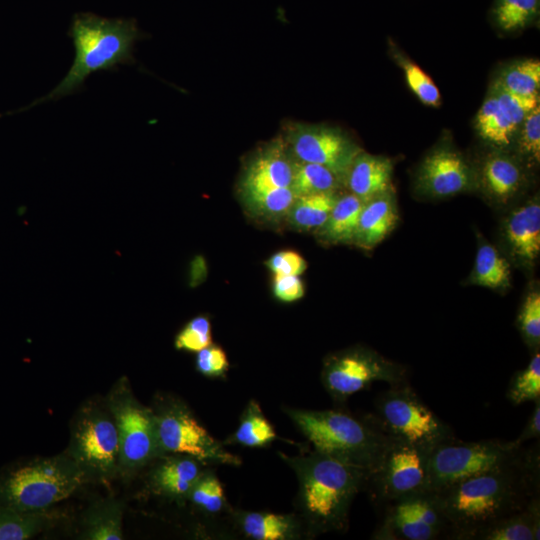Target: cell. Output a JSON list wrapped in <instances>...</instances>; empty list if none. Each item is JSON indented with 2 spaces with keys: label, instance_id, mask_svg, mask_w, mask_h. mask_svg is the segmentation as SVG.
<instances>
[{
  "label": "cell",
  "instance_id": "21",
  "mask_svg": "<svg viewBox=\"0 0 540 540\" xmlns=\"http://www.w3.org/2000/svg\"><path fill=\"white\" fill-rule=\"evenodd\" d=\"M524 175L520 164L502 152H493L482 163L480 182L485 192L499 202L511 199L521 188Z\"/></svg>",
  "mask_w": 540,
  "mask_h": 540
},
{
  "label": "cell",
  "instance_id": "39",
  "mask_svg": "<svg viewBox=\"0 0 540 540\" xmlns=\"http://www.w3.org/2000/svg\"><path fill=\"white\" fill-rule=\"evenodd\" d=\"M518 327L526 343L535 350L540 342V295L530 293L518 316Z\"/></svg>",
  "mask_w": 540,
  "mask_h": 540
},
{
  "label": "cell",
  "instance_id": "31",
  "mask_svg": "<svg viewBox=\"0 0 540 540\" xmlns=\"http://www.w3.org/2000/svg\"><path fill=\"white\" fill-rule=\"evenodd\" d=\"M341 180L328 168L314 163L293 162L291 190L296 197L334 191Z\"/></svg>",
  "mask_w": 540,
  "mask_h": 540
},
{
  "label": "cell",
  "instance_id": "36",
  "mask_svg": "<svg viewBox=\"0 0 540 540\" xmlns=\"http://www.w3.org/2000/svg\"><path fill=\"white\" fill-rule=\"evenodd\" d=\"M401 66L410 90L425 105L437 107L441 104V94L434 81L415 63L396 50L391 51Z\"/></svg>",
  "mask_w": 540,
  "mask_h": 540
},
{
  "label": "cell",
  "instance_id": "35",
  "mask_svg": "<svg viewBox=\"0 0 540 540\" xmlns=\"http://www.w3.org/2000/svg\"><path fill=\"white\" fill-rule=\"evenodd\" d=\"M506 397L513 405L534 402L540 398V354L538 351L533 354L524 369L513 375Z\"/></svg>",
  "mask_w": 540,
  "mask_h": 540
},
{
  "label": "cell",
  "instance_id": "42",
  "mask_svg": "<svg viewBox=\"0 0 540 540\" xmlns=\"http://www.w3.org/2000/svg\"><path fill=\"white\" fill-rule=\"evenodd\" d=\"M195 364L197 371L207 377H222L229 368L224 350L212 344L197 352Z\"/></svg>",
  "mask_w": 540,
  "mask_h": 540
},
{
  "label": "cell",
  "instance_id": "17",
  "mask_svg": "<svg viewBox=\"0 0 540 540\" xmlns=\"http://www.w3.org/2000/svg\"><path fill=\"white\" fill-rule=\"evenodd\" d=\"M293 162L278 142L261 151L248 165L242 180V192L290 187Z\"/></svg>",
  "mask_w": 540,
  "mask_h": 540
},
{
  "label": "cell",
  "instance_id": "40",
  "mask_svg": "<svg viewBox=\"0 0 540 540\" xmlns=\"http://www.w3.org/2000/svg\"><path fill=\"white\" fill-rule=\"evenodd\" d=\"M518 131L519 151L538 162L540 159V106L527 115Z\"/></svg>",
  "mask_w": 540,
  "mask_h": 540
},
{
  "label": "cell",
  "instance_id": "27",
  "mask_svg": "<svg viewBox=\"0 0 540 540\" xmlns=\"http://www.w3.org/2000/svg\"><path fill=\"white\" fill-rule=\"evenodd\" d=\"M337 198L334 191L296 197L288 211L291 224L303 230L322 228Z\"/></svg>",
  "mask_w": 540,
  "mask_h": 540
},
{
  "label": "cell",
  "instance_id": "2",
  "mask_svg": "<svg viewBox=\"0 0 540 540\" xmlns=\"http://www.w3.org/2000/svg\"><path fill=\"white\" fill-rule=\"evenodd\" d=\"M282 456L297 475L299 519L306 534L343 531L352 501L365 487L368 472L316 450L294 457Z\"/></svg>",
  "mask_w": 540,
  "mask_h": 540
},
{
  "label": "cell",
  "instance_id": "18",
  "mask_svg": "<svg viewBox=\"0 0 540 540\" xmlns=\"http://www.w3.org/2000/svg\"><path fill=\"white\" fill-rule=\"evenodd\" d=\"M511 252L525 263L534 262L540 253V204L533 200L514 210L505 225Z\"/></svg>",
  "mask_w": 540,
  "mask_h": 540
},
{
  "label": "cell",
  "instance_id": "28",
  "mask_svg": "<svg viewBox=\"0 0 540 540\" xmlns=\"http://www.w3.org/2000/svg\"><path fill=\"white\" fill-rule=\"evenodd\" d=\"M492 85L519 96L538 95L540 87L539 60L524 59L509 64L498 74Z\"/></svg>",
  "mask_w": 540,
  "mask_h": 540
},
{
  "label": "cell",
  "instance_id": "24",
  "mask_svg": "<svg viewBox=\"0 0 540 540\" xmlns=\"http://www.w3.org/2000/svg\"><path fill=\"white\" fill-rule=\"evenodd\" d=\"M239 524L243 533L255 540H288L304 531L299 518L268 512H245Z\"/></svg>",
  "mask_w": 540,
  "mask_h": 540
},
{
  "label": "cell",
  "instance_id": "41",
  "mask_svg": "<svg viewBox=\"0 0 540 540\" xmlns=\"http://www.w3.org/2000/svg\"><path fill=\"white\" fill-rule=\"evenodd\" d=\"M492 92L510 115L514 123L520 127L527 115L539 106V94L532 96H519L491 85Z\"/></svg>",
  "mask_w": 540,
  "mask_h": 540
},
{
  "label": "cell",
  "instance_id": "37",
  "mask_svg": "<svg viewBox=\"0 0 540 540\" xmlns=\"http://www.w3.org/2000/svg\"><path fill=\"white\" fill-rule=\"evenodd\" d=\"M187 498L193 505L210 514L220 513L226 506L221 482L213 473L205 471L196 481Z\"/></svg>",
  "mask_w": 540,
  "mask_h": 540
},
{
  "label": "cell",
  "instance_id": "10",
  "mask_svg": "<svg viewBox=\"0 0 540 540\" xmlns=\"http://www.w3.org/2000/svg\"><path fill=\"white\" fill-rule=\"evenodd\" d=\"M154 414L162 455H187L203 465L241 464L240 458L228 452L213 438L183 403L170 401Z\"/></svg>",
  "mask_w": 540,
  "mask_h": 540
},
{
  "label": "cell",
  "instance_id": "14",
  "mask_svg": "<svg viewBox=\"0 0 540 540\" xmlns=\"http://www.w3.org/2000/svg\"><path fill=\"white\" fill-rule=\"evenodd\" d=\"M288 141L298 161L322 165L341 181L346 179L351 164L362 152L344 133L322 125H294Z\"/></svg>",
  "mask_w": 540,
  "mask_h": 540
},
{
  "label": "cell",
  "instance_id": "1",
  "mask_svg": "<svg viewBox=\"0 0 540 540\" xmlns=\"http://www.w3.org/2000/svg\"><path fill=\"white\" fill-rule=\"evenodd\" d=\"M539 442L512 460L469 477L437 495L449 526V539L472 540L495 521L524 509L540 496Z\"/></svg>",
  "mask_w": 540,
  "mask_h": 540
},
{
  "label": "cell",
  "instance_id": "8",
  "mask_svg": "<svg viewBox=\"0 0 540 540\" xmlns=\"http://www.w3.org/2000/svg\"><path fill=\"white\" fill-rule=\"evenodd\" d=\"M106 404L118 431L120 471L134 472L162 456L154 411L136 399L126 378L115 383Z\"/></svg>",
  "mask_w": 540,
  "mask_h": 540
},
{
  "label": "cell",
  "instance_id": "19",
  "mask_svg": "<svg viewBox=\"0 0 540 540\" xmlns=\"http://www.w3.org/2000/svg\"><path fill=\"white\" fill-rule=\"evenodd\" d=\"M398 218L392 191L366 201L360 213L354 241L365 248L376 246L394 229Z\"/></svg>",
  "mask_w": 540,
  "mask_h": 540
},
{
  "label": "cell",
  "instance_id": "4",
  "mask_svg": "<svg viewBox=\"0 0 540 540\" xmlns=\"http://www.w3.org/2000/svg\"><path fill=\"white\" fill-rule=\"evenodd\" d=\"M314 450L363 468L370 474L392 438L371 416L357 418L339 410L286 409Z\"/></svg>",
  "mask_w": 540,
  "mask_h": 540
},
{
  "label": "cell",
  "instance_id": "15",
  "mask_svg": "<svg viewBox=\"0 0 540 540\" xmlns=\"http://www.w3.org/2000/svg\"><path fill=\"white\" fill-rule=\"evenodd\" d=\"M476 173L451 147H439L426 156L417 175V187L433 197L452 196L474 187Z\"/></svg>",
  "mask_w": 540,
  "mask_h": 540
},
{
  "label": "cell",
  "instance_id": "34",
  "mask_svg": "<svg viewBox=\"0 0 540 540\" xmlns=\"http://www.w3.org/2000/svg\"><path fill=\"white\" fill-rule=\"evenodd\" d=\"M243 197L249 209L268 218L288 213L296 198L290 187L243 191Z\"/></svg>",
  "mask_w": 540,
  "mask_h": 540
},
{
  "label": "cell",
  "instance_id": "29",
  "mask_svg": "<svg viewBox=\"0 0 540 540\" xmlns=\"http://www.w3.org/2000/svg\"><path fill=\"white\" fill-rule=\"evenodd\" d=\"M52 520L46 510L25 512L0 504V540H26L41 532Z\"/></svg>",
  "mask_w": 540,
  "mask_h": 540
},
{
  "label": "cell",
  "instance_id": "22",
  "mask_svg": "<svg viewBox=\"0 0 540 540\" xmlns=\"http://www.w3.org/2000/svg\"><path fill=\"white\" fill-rule=\"evenodd\" d=\"M540 496L522 510L505 516L474 535L472 540H539Z\"/></svg>",
  "mask_w": 540,
  "mask_h": 540
},
{
  "label": "cell",
  "instance_id": "44",
  "mask_svg": "<svg viewBox=\"0 0 540 540\" xmlns=\"http://www.w3.org/2000/svg\"><path fill=\"white\" fill-rule=\"evenodd\" d=\"M273 293L282 302H294L304 295V285L297 275H274Z\"/></svg>",
  "mask_w": 540,
  "mask_h": 540
},
{
  "label": "cell",
  "instance_id": "5",
  "mask_svg": "<svg viewBox=\"0 0 540 540\" xmlns=\"http://www.w3.org/2000/svg\"><path fill=\"white\" fill-rule=\"evenodd\" d=\"M86 480L68 454L35 459L0 476V504L25 512L44 511L68 498Z\"/></svg>",
  "mask_w": 540,
  "mask_h": 540
},
{
  "label": "cell",
  "instance_id": "45",
  "mask_svg": "<svg viewBox=\"0 0 540 540\" xmlns=\"http://www.w3.org/2000/svg\"><path fill=\"white\" fill-rule=\"evenodd\" d=\"M540 436V398L534 401V409L530 414L521 434L514 440L517 445H523L525 442Z\"/></svg>",
  "mask_w": 540,
  "mask_h": 540
},
{
  "label": "cell",
  "instance_id": "26",
  "mask_svg": "<svg viewBox=\"0 0 540 540\" xmlns=\"http://www.w3.org/2000/svg\"><path fill=\"white\" fill-rule=\"evenodd\" d=\"M364 203L352 193L338 197L321 228L323 236L331 242L354 241Z\"/></svg>",
  "mask_w": 540,
  "mask_h": 540
},
{
  "label": "cell",
  "instance_id": "23",
  "mask_svg": "<svg viewBox=\"0 0 540 540\" xmlns=\"http://www.w3.org/2000/svg\"><path fill=\"white\" fill-rule=\"evenodd\" d=\"M474 124L484 141L500 148L511 145L519 130L498 98L490 91L476 114Z\"/></svg>",
  "mask_w": 540,
  "mask_h": 540
},
{
  "label": "cell",
  "instance_id": "16",
  "mask_svg": "<svg viewBox=\"0 0 540 540\" xmlns=\"http://www.w3.org/2000/svg\"><path fill=\"white\" fill-rule=\"evenodd\" d=\"M392 173L390 159L362 151L351 164L345 181L351 193L366 202L392 191Z\"/></svg>",
  "mask_w": 540,
  "mask_h": 540
},
{
  "label": "cell",
  "instance_id": "38",
  "mask_svg": "<svg viewBox=\"0 0 540 540\" xmlns=\"http://www.w3.org/2000/svg\"><path fill=\"white\" fill-rule=\"evenodd\" d=\"M175 347L187 352H199L212 344L211 324L207 317L197 316L177 334Z\"/></svg>",
  "mask_w": 540,
  "mask_h": 540
},
{
  "label": "cell",
  "instance_id": "7",
  "mask_svg": "<svg viewBox=\"0 0 540 540\" xmlns=\"http://www.w3.org/2000/svg\"><path fill=\"white\" fill-rule=\"evenodd\" d=\"M523 445L495 439L462 442L453 439L435 446L428 460V491L438 493L469 477L512 460Z\"/></svg>",
  "mask_w": 540,
  "mask_h": 540
},
{
  "label": "cell",
  "instance_id": "12",
  "mask_svg": "<svg viewBox=\"0 0 540 540\" xmlns=\"http://www.w3.org/2000/svg\"><path fill=\"white\" fill-rule=\"evenodd\" d=\"M376 381L391 386L406 382L405 368L364 348L332 355L324 362L322 383L334 401L344 402Z\"/></svg>",
  "mask_w": 540,
  "mask_h": 540
},
{
  "label": "cell",
  "instance_id": "11",
  "mask_svg": "<svg viewBox=\"0 0 540 540\" xmlns=\"http://www.w3.org/2000/svg\"><path fill=\"white\" fill-rule=\"evenodd\" d=\"M431 450L392 439L365 488L377 506L428 491Z\"/></svg>",
  "mask_w": 540,
  "mask_h": 540
},
{
  "label": "cell",
  "instance_id": "32",
  "mask_svg": "<svg viewBox=\"0 0 540 540\" xmlns=\"http://www.w3.org/2000/svg\"><path fill=\"white\" fill-rule=\"evenodd\" d=\"M276 432L263 415L260 406L251 401L246 407L233 441L246 447H263L276 439Z\"/></svg>",
  "mask_w": 540,
  "mask_h": 540
},
{
  "label": "cell",
  "instance_id": "6",
  "mask_svg": "<svg viewBox=\"0 0 540 540\" xmlns=\"http://www.w3.org/2000/svg\"><path fill=\"white\" fill-rule=\"evenodd\" d=\"M376 424L390 438L432 450L455 439L451 427L441 420L410 387L392 385L375 402Z\"/></svg>",
  "mask_w": 540,
  "mask_h": 540
},
{
  "label": "cell",
  "instance_id": "33",
  "mask_svg": "<svg viewBox=\"0 0 540 540\" xmlns=\"http://www.w3.org/2000/svg\"><path fill=\"white\" fill-rule=\"evenodd\" d=\"M472 279L488 288H503L509 284L510 268L507 261L490 244L479 247Z\"/></svg>",
  "mask_w": 540,
  "mask_h": 540
},
{
  "label": "cell",
  "instance_id": "30",
  "mask_svg": "<svg viewBox=\"0 0 540 540\" xmlns=\"http://www.w3.org/2000/svg\"><path fill=\"white\" fill-rule=\"evenodd\" d=\"M540 0H494L491 19L504 32L522 30L538 17Z\"/></svg>",
  "mask_w": 540,
  "mask_h": 540
},
{
  "label": "cell",
  "instance_id": "43",
  "mask_svg": "<svg viewBox=\"0 0 540 540\" xmlns=\"http://www.w3.org/2000/svg\"><path fill=\"white\" fill-rule=\"evenodd\" d=\"M274 275H301L306 269L304 258L295 251L285 250L272 255L266 262Z\"/></svg>",
  "mask_w": 540,
  "mask_h": 540
},
{
  "label": "cell",
  "instance_id": "9",
  "mask_svg": "<svg viewBox=\"0 0 540 540\" xmlns=\"http://www.w3.org/2000/svg\"><path fill=\"white\" fill-rule=\"evenodd\" d=\"M68 455L88 480H106L120 471L118 431L108 407L92 403L80 410L73 424Z\"/></svg>",
  "mask_w": 540,
  "mask_h": 540
},
{
  "label": "cell",
  "instance_id": "13",
  "mask_svg": "<svg viewBox=\"0 0 540 540\" xmlns=\"http://www.w3.org/2000/svg\"><path fill=\"white\" fill-rule=\"evenodd\" d=\"M372 535L381 540H435L449 538V526L436 494L425 491L389 502Z\"/></svg>",
  "mask_w": 540,
  "mask_h": 540
},
{
  "label": "cell",
  "instance_id": "20",
  "mask_svg": "<svg viewBox=\"0 0 540 540\" xmlns=\"http://www.w3.org/2000/svg\"><path fill=\"white\" fill-rule=\"evenodd\" d=\"M161 462L151 474L153 488L173 498H187L203 474L202 463L187 455L174 454Z\"/></svg>",
  "mask_w": 540,
  "mask_h": 540
},
{
  "label": "cell",
  "instance_id": "25",
  "mask_svg": "<svg viewBox=\"0 0 540 540\" xmlns=\"http://www.w3.org/2000/svg\"><path fill=\"white\" fill-rule=\"evenodd\" d=\"M124 506L115 499H106L92 505L85 513L80 539L121 540Z\"/></svg>",
  "mask_w": 540,
  "mask_h": 540
},
{
  "label": "cell",
  "instance_id": "3",
  "mask_svg": "<svg viewBox=\"0 0 540 540\" xmlns=\"http://www.w3.org/2000/svg\"><path fill=\"white\" fill-rule=\"evenodd\" d=\"M68 35L74 46L69 71L48 94L26 109L78 92L94 73L133 64L135 43L143 37L134 19L105 18L89 12L74 15Z\"/></svg>",
  "mask_w": 540,
  "mask_h": 540
}]
</instances>
